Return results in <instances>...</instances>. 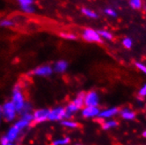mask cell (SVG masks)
<instances>
[{
	"instance_id": "5bb4252c",
	"label": "cell",
	"mask_w": 146,
	"mask_h": 145,
	"mask_svg": "<svg viewBox=\"0 0 146 145\" xmlns=\"http://www.w3.org/2000/svg\"><path fill=\"white\" fill-rule=\"evenodd\" d=\"M119 113H120L121 117L126 121H132L135 118V116H137L135 113L129 108H122L119 112Z\"/></svg>"
},
{
	"instance_id": "8992f818",
	"label": "cell",
	"mask_w": 146,
	"mask_h": 145,
	"mask_svg": "<svg viewBox=\"0 0 146 145\" xmlns=\"http://www.w3.org/2000/svg\"><path fill=\"white\" fill-rule=\"evenodd\" d=\"M53 72H54L53 67L48 64H43V65L38 66L35 69H34L30 72V74L36 76V77H50L52 74H53Z\"/></svg>"
},
{
	"instance_id": "52a82bcc",
	"label": "cell",
	"mask_w": 146,
	"mask_h": 145,
	"mask_svg": "<svg viewBox=\"0 0 146 145\" xmlns=\"http://www.w3.org/2000/svg\"><path fill=\"white\" fill-rule=\"evenodd\" d=\"M100 103L99 94L95 91H90L85 95V107H98Z\"/></svg>"
},
{
	"instance_id": "f1b7e54d",
	"label": "cell",
	"mask_w": 146,
	"mask_h": 145,
	"mask_svg": "<svg viewBox=\"0 0 146 145\" xmlns=\"http://www.w3.org/2000/svg\"><path fill=\"white\" fill-rule=\"evenodd\" d=\"M138 95L140 96V97H146V84L145 85H143L141 88H140V90H139V91H138Z\"/></svg>"
},
{
	"instance_id": "277c9868",
	"label": "cell",
	"mask_w": 146,
	"mask_h": 145,
	"mask_svg": "<svg viewBox=\"0 0 146 145\" xmlns=\"http://www.w3.org/2000/svg\"><path fill=\"white\" fill-rule=\"evenodd\" d=\"M65 107H56L49 109L48 113V121H62L65 119Z\"/></svg>"
},
{
	"instance_id": "6da1fadb",
	"label": "cell",
	"mask_w": 146,
	"mask_h": 145,
	"mask_svg": "<svg viewBox=\"0 0 146 145\" xmlns=\"http://www.w3.org/2000/svg\"><path fill=\"white\" fill-rule=\"evenodd\" d=\"M11 101L13 102V104L14 105L18 113H19L22 111V109L24 108L25 105L27 104V100L25 98V94L22 91L21 85L19 84L15 85V86L13 87V93H12V99Z\"/></svg>"
},
{
	"instance_id": "83f0119b",
	"label": "cell",
	"mask_w": 146,
	"mask_h": 145,
	"mask_svg": "<svg viewBox=\"0 0 146 145\" xmlns=\"http://www.w3.org/2000/svg\"><path fill=\"white\" fill-rule=\"evenodd\" d=\"M12 142L9 141V139L5 136H3L1 138H0V145H10Z\"/></svg>"
},
{
	"instance_id": "4fadbf2b",
	"label": "cell",
	"mask_w": 146,
	"mask_h": 145,
	"mask_svg": "<svg viewBox=\"0 0 146 145\" xmlns=\"http://www.w3.org/2000/svg\"><path fill=\"white\" fill-rule=\"evenodd\" d=\"M85 95H86V92L80 91L77 94L76 98L71 101L79 110L85 107Z\"/></svg>"
},
{
	"instance_id": "7a4b0ae2",
	"label": "cell",
	"mask_w": 146,
	"mask_h": 145,
	"mask_svg": "<svg viewBox=\"0 0 146 145\" xmlns=\"http://www.w3.org/2000/svg\"><path fill=\"white\" fill-rule=\"evenodd\" d=\"M3 107V111H2V115L3 119L7 121V122H12L13 121L18 115V112L13 104V102L11 100L5 102L2 105Z\"/></svg>"
},
{
	"instance_id": "7402d4cb",
	"label": "cell",
	"mask_w": 146,
	"mask_h": 145,
	"mask_svg": "<svg viewBox=\"0 0 146 145\" xmlns=\"http://www.w3.org/2000/svg\"><path fill=\"white\" fill-rule=\"evenodd\" d=\"M60 36L62 38L65 39V40H77V35L74 34H70V33H61Z\"/></svg>"
},
{
	"instance_id": "d4e9b609",
	"label": "cell",
	"mask_w": 146,
	"mask_h": 145,
	"mask_svg": "<svg viewBox=\"0 0 146 145\" xmlns=\"http://www.w3.org/2000/svg\"><path fill=\"white\" fill-rule=\"evenodd\" d=\"M129 4L134 9H140L142 7V0H130Z\"/></svg>"
},
{
	"instance_id": "836d02e7",
	"label": "cell",
	"mask_w": 146,
	"mask_h": 145,
	"mask_svg": "<svg viewBox=\"0 0 146 145\" xmlns=\"http://www.w3.org/2000/svg\"><path fill=\"white\" fill-rule=\"evenodd\" d=\"M77 145H85V144H77Z\"/></svg>"
},
{
	"instance_id": "ba28073f",
	"label": "cell",
	"mask_w": 146,
	"mask_h": 145,
	"mask_svg": "<svg viewBox=\"0 0 146 145\" xmlns=\"http://www.w3.org/2000/svg\"><path fill=\"white\" fill-rule=\"evenodd\" d=\"M21 11L27 14H33L35 12L34 7V0H17Z\"/></svg>"
},
{
	"instance_id": "ac0fdd59",
	"label": "cell",
	"mask_w": 146,
	"mask_h": 145,
	"mask_svg": "<svg viewBox=\"0 0 146 145\" xmlns=\"http://www.w3.org/2000/svg\"><path fill=\"white\" fill-rule=\"evenodd\" d=\"M70 142V138L68 136H65V137L53 140L51 142V145H68Z\"/></svg>"
},
{
	"instance_id": "d6986e66",
	"label": "cell",
	"mask_w": 146,
	"mask_h": 145,
	"mask_svg": "<svg viewBox=\"0 0 146 145\" xmlns=\"http://www.w3.org/2000/svg\"><path fill=\"white\" fill-rule=\"evenodd\" d=\"M81 12H82L83 14L86 15L88 18H91V19H96V18H98V14L95 12L92 11V10H90L88 8H82Z\"/></svg>"
},
{
	"instance_id": "ffe728a7",
	"label": "cell",
	"mask_w": 146,
	"mask_h": 145,
	"mask_svg": "<svg viewBox=\"0 0 146 145\" xmlns=\"http://www.w3.org/2000/svg\"><path fill=\"white\" fill-rule=\"evenodd\" d=\"M99 34L100 35L101 38H104L106 40H111L113 39V34L109 32H108V31L106 30H99L98 31Z\"/></svg>"
},
{
	"instance_id": "5b68a950",
	"label": "cell",
	"mask_w": 146,
	"mask_h": 145,
	"mask_svg": "<svg viewBox=\"0 0 146 145\" xmlns=\"http://www.w3.org/2000/svg\"><path fill=\"white\" fill-rule=\"evenodd\" d=\"M82 38L88 42H98L102 43V39L99 34L98 31L92 28H86L82 33Z\"/></svg>"
},
{
	"instance_id": "4dcf8cb0",
	"label": "cell",
	"mask_w": 146,
	"mask_h": 145,
	"mask_svg": "<svg viewBox=\"0 0 146 145\" xmlns=\"http://www.w3.org/2000/svg\"><path fill=\"white\" fill-rule=\"evenodd\" d=\"M2 111H3V107L2 105H0V113H2Z\"/></svg>"
},
{
	"instance_id": "cb8c5ba5",
	"label": "cell",
	"mask_w": 146,
	"mask_h": 145,
	"mask_svg": "<svg viewBox=\"0 0 146 145\" xmlns=\"http://www.w3.org/2000/svg\"><path fill=\"white\" fill-rule=\"evenodd\" d=\"M33 107L30 104L29 102H27V104L25 105L24 108L22 109V111L19 113V115H23V113H33Z\"/></svg>"
},
{
	"instance_id": "9a60e30c",
	"label": "cell",
	"mask_w": 146,
	"mask_h": 145,
	"mask_svg": "<svg viewBox=\"0 0 146 145\" xmlns=\"http://www.w3.org/2000/svg\"><path fill=\"white\" fill-rule=\"evenodd\" d=\"M79 109L73 104L72 102L69 103V104L65 107V119H70L72 118V116L75 115V113L78 111Z\"/></svg>"
},
{
	"instance_id": "8fae6325",
	"label": "cell",
	"mask_w": 146,
	"mask_h": 145,
	"mask_svg": "<svg viewBox=\"0 0 146 145\" xmlns=\"http://www.w3.org/2000/svg\"><path fill=\"white\" fill-rule=\"evenodd\" d=\"M119 108L118 107H109L104 110H100L98 118L100 119H111L113 116L117 115L119 113Z\"/></svg>"
},
{
	"instance_id": "f546056e",
	"label": "cell",
	"mask_w": 146,
	"mask_h": 145,
	"mask_svg": "<svg viewBox=\"0 0 146 145\" xmlns=\"http://www.w3.org/2000/svg\"><path fill=\"white\" fill-rule=\"evenodd\" d=\"M142 136H143V138H146V130H144V131L143 132Z\"/></svg>"
},
{
	"instance_id": "e0dca14e",
	"label": "cell",
	"mask_w": 146,
	"mask_h": 145,
	"mask_svg": "<svg viewBox=\"0 0 146 145\" xmlns=\"http://www.w3.org/2000/svg\"><path fill=\"white\" fill-rule=\"evenodd\" d=\"M101 128L103 130H109L111 128H116L118 126V121H115V120H108V121H106L101 123Z\"/></svg>"
},
{
	"instance_id": "44dd1931",
	"label": "cell",
	"mask_w": 146,
	"mask_h": 145,
	"mask_svg": "<svg viewBox=\"0 0 146 145\" xmlns=\"http://www.w3.org/2000/svg\"><path fill=\"white\" fill-rule=\"evenodd\" d=\"M15 24L13 20L11 19H3L0 21V26L2 27H12Z\"/></svg>"
},
{
	"instance_id": "7c38bea8",
	"label": "cell",
	"mask_w": 146,
	"mask_h": 145,
	"mask_svg": "<svg viewBox=\"0 0 146 145\" xmlns=\"http://www.w3.org/2000/svg\"><path fill=\"white\" fill-rule=\"evenodd\" d=\"M68 67H69V64L67 61L59 60L56 62V63H55V64L53 66V70L55 72H56V73L62 74V73H64V72L67 70Z\"/></svg>"
},
{
	"instance_id": "9c48e42d",
	"label": "cell",
	"mask_w": 146,
	"mask_h": 145,
	"mask_svg": "<svg viewBox=\"0 0 146 145\" xmlns=\"http://www.w3.org/2000/svg\"><path fill=\"white\" fill-rule=\"evenodd\" d=\"M100 109L98 107H85L81 109V115L84 118H95L98 117Z\"/></svg>"
},
{
	"instance_id": "484cf974",
	"label": "cell",
	"mask_w": 146,
	"mask_h": 145,
	"mask_svg": "<svg viewBox=\"0 0 146 145\" xmlns=\"http://www.w3.org/2000/svg\"><path fill=\"white\" fill-rule=\"evenodd\" d=\"M135 67H137L140 71H142L143 73L146 76V65L145 64L140 63V62H137V63L135 64Z\"/></svg>"
},
{
	"instance_id": "d6a6232c",
	"label": "cell",
	"mask_w": 146,
	"mask_h": 145,
	"mask_svg": "<svg viewBox=\"0 0 146 145\" xmlns=\"http://www.w3.org/2000/svg\"><path fill=\"white\" fill-rule=\"evenodd\" d=\"M10 145H18V144H16L15 142H12L11 144H10Z\"/></svg>"
},
{
	"instance_id": "4316f807",
	"label": "cell",
	"mask_w": 146,
	"mask_h": 145,
	"mask_svg": "<svg viewBox=\"0 0 146 145\" xmlns=\"http://www.w3.org/2000/svg\"><path fill=\"white\" fill-rule=\"evenodd\" d=\"M104 13H105L107 15L111 16V17H116L117 16L116 12L114 11V10L111 9V8H106L105 10H104Z\"/></svg>"
},
{
	"instance_id": "603a6c76",
	"label": "cell",
	"mask_w": 146,
	"mask_h": 145,
	"mask_svg": "<svg viewBox=\"0 0 146 145\" xmlns=\"http://www.w3.org/2000/svg\"><path fill=\"white\" fill-rule=\"evenodd\" d=\"M122 45L126 48H131L133 46V41L130 38L126 37L122 40Z\"/></svg>"
},
{
	"instance_id": "3957f363",
	"label": "cell",
	"mask_w": 146,
	"mask_h": 145,
	"mask_svg": "<svg viewBox=\"0 0 146 145\" xmlns=\"http://www.w3.org/2000/svg\"><path fill=\"white\" fill-rule=\"evenodd\" d=\"M48 108H39L33 111V125L43 123L48 121Z\"/></svg>"
},
{
	"instance_id": "30bf717a",
	"label": "cell",
	"mask_w": 146,
	"mask_h": 145,
	"mask_svg": "<svg viewBox=\"0 0 146 145\" xmlns=\"http://www.w3.org/2000/svg\"><path fill=\"white\" fill-rule=\"evenodd\" d=\"M21 133H22V131L19 130L13 124V126H11L8 128V130L5 134V136L9 139V141L11 142H15L20 136V134Z\"/></svg>"
},
{
	"instance_id": "1f68e13d",
	"label": "cell",
	"mask_w": 146,
	"mask_h": 145,
	"mask_svg": "<svg viewBox=\"0 0 146 145\" xmlns=\"http://www.w3.org/2000/svg\"><path fill=\"white\" fill-rule=\"evenodd\" d=\"M2 120H3V115H2V113H0V122L2 121Z\"/></svg>"
},
{
	"instance_id": "2e32d148",
	"label": "cell",
	"mask_w": 146,
	"mask_h": 145,
	"mask_svg": "<svg viewBox=\"0 0 146 145\" xmlns=\"http://www.w3.org/2000/svg\"><path fill=\"white\" fill-rule=\"evenodd\" d=\"M61 125L64 126L67 128H70V129H75V128H78L79 127L78 123L72 121L70 119H64L61 121Z\"/></svg>"
}]
</instances>
